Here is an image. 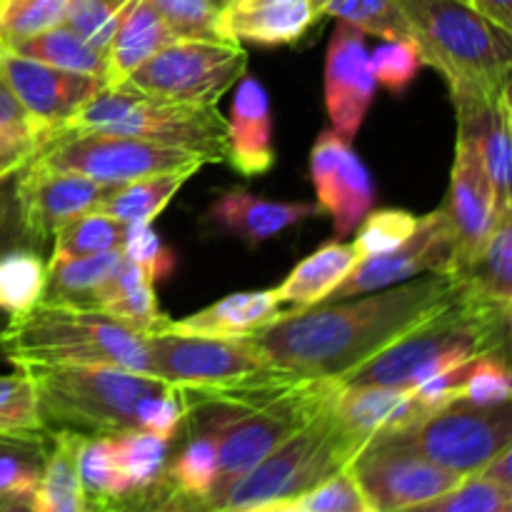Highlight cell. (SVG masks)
Listing matches in <instances>:
<instances>
[{
  "instance_id": "6da1fadb",
  "label": "cell",
  "mask_w": 512,
  "mask_h": 512,
  "mask_svg": "<svg viewBox=\"0 0 512 512\" xmlns=\"http://www.w3.org/2000/svg\"><path fill=\"white\" fill-rule=\"evenodd\" d=\"M458 293L460 283L450 275H420L378 293L290 310L248 340L293 378H343L433 318Z\"/></svg>"
},
{
  "instance_id": "7a4b0ae2",
  "label": "cell",
  "mask_w": 512,
  "mask_h": 512,
  "mask_svg": "<svg viewBox=\"0 0 512 512\" xmlns=\"http://www.w3.org/2000/svg\"><path fill=\"white\" fill-rule=\"evenodd\" d=\"M508 325L510 310L480 303L460 285L453 303L338 380L343 388H413L423 380L470 363L478 355L508 353Z\"/></svg>"
},
{
  "instance_id": "3957f363",
  "label": "cell",
  "mask_w": 512,
  "mask_h": 512,
  "mask_svg": "<svg viewBox=\"0 0 512 512\" xmlns=\"http://www.w3.org/2000/svg\"><path fill=\"white\" fill-rule=\"evenodd\" d=\"M0 353L20 365H115L153 375L143 335L93 305L40 300L0 330Z\"/></svg>"
},
{
  "instance_id": "277c9868",
  "label": "cell",
  "mask_w": 512,
  "mask_h": 512,
  "mask_svg": "<svg viewBox=\"0 0 512 512\" xmlns=\"http://www.w3.org/2000/svg\"><path fill=\"white\" fill-rule=\"evenodd\" d=\"M38 398L45 428L118 435L140 428L145 403L168 383L115 365H20Z\"/></svg>"
},
{
  "instance_id": "5b68a950",
  "label": "cell",
  "mask_w": 512,
  "mask_h": 512,
  "mask_svg": "<svg viewBox=\"0 0 512 512\" xmlns=\"http://www.w3.org/2000/svg\"><path fill=\"white\" fill-rule=\"evenodd\" d=\"M425 65L465 80L490 98L510 88L512 33L465 0H398Z\"/></svg>"
},
{
  "instance_id": "8992f818",
  "label": "cell",
  "mask_w": 512,
  "mask_h": 512,
  "mask_svg": "<svg viewBox=\"0 0 512 512\" xmlns=\"http://www.w3.org/2000/svg\"><path fill=\"white\" fill-rule=\"evenodd\" d=\"M58 130L123 135L185 150L203 163H225V118L210 103H180L130 88H103Z\"/></svg>"
},
{
  "instance_id": "52a82bcc",
  "label": "cell",
  "mask_w": 512,
  "mask_h": 512,
  "mask_svg": "<svg viewBox=\"0 0 512 512\" xmlns=\"http://www.w3.org/2000/svg\"><path fill=\"white\" fill-rule=\"evenodd\" d=\"M338 378H300L253 408L235 405H200L218 418V480L205 508H213L220 495L243 478L285 438L323 413L338 400Z\"/></svg>"
},
{
  "instance_id": "ba28073f",
  "label": "cell",
  "mask_w": 512,
  "mask_h": 512,
  "mask_svg": "<svg viewBox=\"0 0 512 512\" xmlns=\"http://www.w3.org/2000/svg\"><path fill=\"white\" fill-rule=\"evenodd\" d=\"M363 448L365 445L340 423L333 403L270 450L208 510L240 512L270 500H293L338 470L348 468Z\"/></svg>"
},
{
  "instance_id": "9c48e42d",
  "label": "cell",
  "mask_w": 512,
  "mask_h": 512,
  "mask_svg": "<svg viewBox=\"0 0 512 512\" xmlns=\"http://www.w3.org/2000/svg\"><path fill=\"white\" fill-rule=\"evenodd\" d=\"M155 378L183 393L273 390L295 383L290 373L270 365L248 338L153 333L145 338Z\"/></svg>"
},
{
  "instance_id": "30bf717a",
  "label": "cell",
  "mask_w": 512,
  "mask_h": 512,
  "mask_svg": "<svg viewBox=\"0 0 512 512\" xmlns=\"http://www.w3.org/2000/svg\"><path fill=\"white\" fill-rule=\"evenodd\" d=\"M370 443L413 450L440 468L470 478L512 443V410L510 403L500 408H475L455 400L448 408L423 415Z\"/></svg>"
},
{
  "instance_id": "8fae6325",
  "label": "cell",
  "mask_w": 512,
  "mask_h": 512,
  "mask_svg": "<svg viewBox=\"0 0 512 512\" xmlns=\"http://www.w3.org/2000/svg\"><path fill=\"white\" fill-rule=\"evenodd\" d=\"M35 163L48 168L70 170L100 185H123L145 175L170 173L185 165L203 163L195 155L178 148L145 143L138 138L108 133H83V130H53L35 145ZM205 165V163H203Z\"/></svg>"
},
{
  "instance_id": "7c38bea8",
  "label": "cell",
  "mask_w": 512,
  "mask_h": 512,
  "mask_svg": "<svg viewBox=\"0 0 512 512\" xmlns=\"http://www.w3.org/2000/svg\"><path fill=\"white\" fill-rule=\"evenodd\" d=\"M245 70L248 53L240 43L173 40L140 65L120 88L180 103L215 105L243 78Z\"/></svg>"
},
{
  "instance_id": "4fadbf2b",
  "label": "cell",
  "mask_w": 512,
  "mask_h": 512,
  "mask_svg": "<svg viewBox=\"0 0 512 512\" xmlns=\"http://www.w3.org/2000/svg\"><path fill=\"white\" fill-rule=\"evenodd\" d=\"M375 512H400L448 493L465 475L430 463L398 445L370 443L348 465Z\"/></svg>"
},
{
  "instance_id": "5bb4252c",
  "label": "cell",
  "mask_w": 512,
  "mask_h": 512,
  "mask_svg": "<svg viewBox=\"0 0 512 512\" xmlns=\"http://www.w3.org/2000/svg\"><path fill=\"white\" fill-rule=\"evenodd\" d=\"M0 73L25 110L35 145L45 133L68 123L83 105H88L105 83L90 75L68 73L38 60L23 58L0 48Z\"/></svg>"
},
{
  "instance_id": "9a60e30c",
  "label": "cell",
  "mask_w": 512,
  "mask_h": 512,
  "mask_svg": "<svg viewBox=\"0 0 512 512\" xmlns=\"http://www.w3.org/2000/svg\"><path fill=\"white\" fill-rule=\"evenodd\" d=\"M450 260H453V238H450L448 220L438 208L435 213L420 218L418 230L400 248L355 265L353 273L333 290L328 303L378 293V290L408 283L425 273L448 275Z\"/></svg>"
},
{
  "instance_id": "2e32d148",
  "label": "cell",
  "mask_w": 512,
  "mask_h": 512,
  "mask_svg": "<svg viewBox=\"0 0 512 512\" xmlns=\"http://www.w3.org/2000/svg\"><path fill=\"white\" fill-rule=\"evenodd\" d=\"M440 210L448 220L450 238H453V260H450L448 275L455 278L478 258L500 215L493 185L485 175L478 153L460 138L455 140L448 198L440 205Z\"/></svg>"
},
{
  "instance_id": "e0dca14e",
  "label": "cell",
  "mask_w": 512,
  "mask_h": 512,
  "mask_svg": "<svg viewBox=\"0 0 512 512\" xmlns=\"http://www.w3.org/2000/svg\"><path fill=\"white\" fill-rule=\"evenodd\" d=\"M20 173L23 175L15 188V203L20 225L35 243L53 240L60 225L93 210L95 203L108 193V185L70 170L48 168L35 160H28Z\"/></svg>"
},
{
  "instance_id": "ac0fdd59",
  "label": "cell",
  "mask_w": 512,
  "mask_h": 512,
  "mask_svg": "<svg viewBox=\"0 0 512 512\" xmlns=\"http://www.w3.org/2000/svg\"><path fill=\"white\" fill-rule=\"evenodd\" d=\"M310 180L318 193L320 213L333 218L335 238H345L373 210L375 188L368 168L350 140L323 130L310 153Z\"/></svg>"
},
{
  "instance_id": "d6986e66",
  "label": "cell",
  "mask_w": 512,
  "mask_h": 512,
  "mask_svg": "<svg viewBox=\"0 0 512 512\" xmlns=\"http://www.w3.org/2000/svg\"><path fill=\"white\" fill-rule=\"evenodd\" d=\"M450 98L458 113V138L478 153L493 185L498 210H512L510 195V88L490 98L465 80H448Z\"/></svg>"
},
{
  "instance_id": "ffe728a7",
  "label": "cell",
  "mask_w": 512,
  "mask_h": 512,
  "mask_svg": "<svg viewBox=\"0 0 512 512\" xmlns=\"http://www.w3.org/2000/svg\"><path fill=\"white\" fill-rule=\"evenodd\" d=\"M375 85L365 33L338 20L325 55V110L340 138L353 140L360 133Z\"/></svg>"
},
{
  "instance_id": "44dd1931",
  "label": "cell",
  "mask_w": 512,
  "mask_h": 512,
  "mask_svg": "<svg viewBox=\"0 0 512 512\" xmlns=\"http://www.w3.org/2000/svg\"><path fill=\"white\" fill-rule=\"evenodd\" d=\"M225 163L238 175L258 178L273 170V110L263 83L253 75L238 80V90L225 120Z\"/></svg>"
},
{
  "instance_id": "7402d4cb",
  "label": "cell",
  "mask_w": 512,
  "mask_h": 512,
  "mask_svg": "<svg viewBox=\"0 0 512 512\" xmlns=\"http://www.w3.org/2000/svg\"><path fill=\"white\" fill-rule=\"evenodd\" d=\"M323 15L310 0H233L220 10V28L230 43L295 45Z\"/></svg>"
},
{
  "instance_id": "603a6c76",
  "label": "cell",
  "mask_w": 512,
  "mask_h": 512,
  "mask_svg": "<svg viewBox=\"0 0 512 512\" xmlns=\"http://www.w3.org/2000/svg\"><path fill=\"white\" fill-rule=\"evenodd\" d=\"M315 215H320V208L313 203H280V200L260 198L245 188H233L225 190L210 205L205 220L255 248Z\"/></svg>"
},
{
  "instance_id": "cb8c5ba5",
  "label": "cell",
  "mask_w": 512,
  "mask_h": 512,
  "mask_svg": "<svg viewBox=\"0 0 512 512\" xmlns=\"http://www.w3.org/2000/svg\"><path fill=\"white\" fill-rule=\"evenodd\" d=\"M290 310L283 308L275 290H243L225 295L218 303L198 310L183 320H170L165 333L203 335V338H250L278 323ZM160 330V333H163Z\"/></svg>"
},
{
  "instance_id": "d4e9b609",
  "label": "cell",
  "mask_w": 512,
  "mask_h": 512,
  "mask_svg": "<svg viewBox=\"0 0 512 512\" xmlns=\"http://www.w3.org/2000/svg\"><path fill=\"white\" fill-rule=\"evenodd\" d=\"M335 415L345 430L363 445L423 418L410 388H395V385L343 388L335 400Z\"/></svg>"
},
{
  "instance_id": "484cf974",
  "label": "cell",
  "mask_w": 512,
  "mask_h": 512,
  "mask_svg": "<svg viewBox=\"0 0 512 512\" xmlns=\"http://www.w3.org/2000/svg\"><path fill=\"white\" fill-rule=\"evenodd\" d=\"M175 35L163 23L150 0H135L120 18L108 48H105V90L128 83L130 75L148 63L155 53L170 45Z\"/></svg>"
},
{
  "instance_id": "4316f807",
  "label": "cell",
  "mask_w": 512,
  "mask_h": 512,
  "mask_svg": "<svg viewBox=\"0 0 512 512\" xmlns=\"http://www.w3.org/2000/svg\"><path fill=\"white\" fill-rule=\"evenodd\" d=\"M353 245L330 240L320 245L313 255L300 260L288 278L275 288V295L283 305H293V310H308L315 305L328 303L333 290L353 273L358 265Z\"/></svg>"
},
{
  "instance_id": "83f0119b",
  "label": "cell",
  "mask_w": 512,
  "mask_h": 512,
  "mask_svg": "<svg viewBox=\"0 0 512 512\" xmlns=\"http://www.w3.org/2000/svg\"><path fill=\"white\" fill-rule=\"evenodd\" d=\"M83 433L55 430L43 455V475L30 498V512H108L93 505L78 475V443Z\"/></svg>"
},
{
  "instance_id": "f1b7e54d",
  "label": "cell",
  "mask_w": 512,
  "mask_h": 512,
  "mask_svg": "<svg viewBox=\"0 0 512 512\" xmlns=\"http://www.w3.org/2000/svg\"><path fill=\"white\" fill-rule=\"evenodd\" d=\"M203 163L185 165V168L170 170V173L145 175V178L130 180V183L113 185L108 193L95 203L93 210L118 220L123 225L155 223L160 213L173 203L178 190L193 178Z\"/></svg>"
},
{
  "instance_id": "f546056e",
  "label": "cell",
  "mask_w": 512,
  "mask_h": 512,
  "mask_svg": "<svg viewBox=\"0 0 512 512\" xmlns=\"http://www.w3.org/2000/svg\"><path fill=\"white\" fill-rule=\"evenodd\" d=\"M463 290L480 303L510 310L512 305V210L498 215L478 258L460 275Z\"/></svg>"
},
{
  "instance_id": "4dcf8cb0",
  "label": "cell",
  "mask_w": 512,
  "mask_h": 512,
  "mask_svg": "<svg viewBox=\"0 0 512 512\" xmlns=\"http://www.w3.org/2000/svg\"><path fill=\"white\" fill-rule=\"evenodd\" d=\"M190 413H205L203 425L165 468L163 485H168V495L205 505L218 480V418L208 410Z\"/></svg>"
},
{
  "instance_id": "1f68e13d",
  "label": "cell",
  "mask_w": 512,
  "mask_h": 512,
  "mask_svg": "<svg viewBox=\"0 0 512 512\" xmlns=\"http://www.w3.org/2000/svg\"><path fill=\"white\" fill-rule=\"evenodd\" d=\"M123 260L125 255L120 248L108 250V253L88 255V258L50 260L48 285H45L43 300L98 308L100 298H103L108 285L118 275Z\"/></svg>"
},
{
  "instance_id": "d6a6232c",
  "label": "cell",
  "mask_w": 512,
  "mask_h": 512,
  "mask_svg": "<svg viewBox=\"0 0 512 512\" xmlns=\"http://www.w3.org/2000/svg\"><path fill=\"white\" fill-rule=\"evenodd\" d=\"M98 308L110 315L115 323L143 335V338L160 333L170 323L168 315L160 310L155 283H150L130 260H123L118 275L100 298Z\"/></svg>"
},
{
  "instance_id": "836d02e7",
  "label": "cell",
  "mask_w": 512,
  "mask_h": 512,
  "mask_svg": "<svg viewBox=\"0 0 512 512\" xmlns=\"http://www.w3.org/2000/svg\"><path fill=\"white\" fill-rule=\"evenodd\" d=\"M10 53L23 55V58L38 60V63L53 65L58 70H68V73L90 75V78H105V53L90 45L88 40L80 38L70 25H58L45 33L35 35V38L20 40V43L10 45Z\"/></svg>"
},
{
  "instance_id": "e575fe53",
  "label": "cell",
  "mask_w": 512,
  "mask_h": 512,
  "mask_svg": "<svg viewBox=\"0 0 512 512\" xmlns=\"http://www.w3.org/2000/svg\"><path fill=\"white\" fill-rule=\"evenodd\" d=\"M75 460H78L80 483L90 503L110 510L130 500L128 480L118 463L115 435H80Z\"/></svg>"
},
{
  "instance_id": "d590c367",
  "label": "cell",
  "mask_w": 512,
  "mask_h": 512,
  "mask_svg": "<svg viewBox=\"0 0 512 512\" xmlns=\"http://www.w3.org/2000/svg\"><path fill=\"white\" fill-rule=\"evenodd\" d=\"M168 443L145 430H128L115 435L118 463L128 480L130 498H143L150 490L163 488L165 468H168Z\"/></svg>"
},
{
  "instance_id": "8d00e7d4",
  "label": "cell",
  "mask_w": 512,
  "mask_h": 512,
  "mask_svg": "<svg viewBox=\"0 0 512 512\" xmlns=\"http://www.w3.org/2000/svg\"><path fill=\"white\" fill-rule=\"evenodd\" d=\"M48 285V263L33 250L0 255V313L20 315L38 305Z\"/></svg>"
},
{
  "instance_id": "74e56055",
  "label": "cell",
  "mask_w": 512,
  "mask_h": 512,
  "mask_svg": "<svg viewBox=\"0 0 512 512\" xmlns=\"http://www.w3.org/2000/svg\"><path fill=\"white\" fill-rule=\"evenodd\" d=\"M125 228L128 225L88 210L78 218L60 225L58 233L53 235V255L50 260H70V258H88V255L108 253L123 245Z\"/></svg>"
},
{
  "instance_id": "f35d334b",
  "label": "cell",
  "mask_w": 512,
  "mask_h": 512,
  "mask_svg": "<svg viewBox=\"0 0 512 512\" xmlns=\"http://www.w3.org/2000/svg\"><path fill=\"white\" fill-rule=\"evenodd\" d=\"M43 430L45 423L28 375L20 368L13 375H0V440L33 443Z\"/></svg>"
},
{
  "instance_id": "ab89813d",
  "label": "cell",
  "mask_w": 512,
  "mask_h": 512,
  "mask_svg": "<svg viewBox=\"0 0 512 512\" xmlns=\"http://www.w3.org/2000/svg\"><path fill=\"white\" fill-rule=\"evenodd\" d=\"M323 15H333L335 20H343L365 35H380L385 40H413V30L398 0H328Z\"/></svg>"
},
{
  "instance_id": "60d3db41",
  "label": "cell",
  "mask_w": 512,
  "mask_h": 512,
  "mask_svg": "<svg viewBox=\"0 0 512 512\" xmlns=\"http://www.w3.org/2000/svg\"><path fill=\"white\" fill-rule=\"evenodd\" d=\"M70 0H0V48L65 23Z\"/></svg>"
},
{
  "instance_id": "b9f144b4",
  "label": "cell",
  "mask_w": 512,
  "mask_h": 512,
  "mask_svg": "<svg viewBox=\"0 0 512 512\" xmlns=\"http://www.w3.org/2000/svg\"><path fill=\"white\" fill-rule=\"evenodd\" d=\"M420 218L410 210L403 208H385L373 210L365 215L358 225V235L350 245H353L358 260L378 258V255L390 253V250L400 248L410 235L418 230Z\"/></svg>"
},
{
  "instance_id": "7bdbcfd3",
  "label": "cell",
  "mask_w": 512,
  "mask_h": 512,
  "mask_svg": "<svg viewBox=\"0 0 512 512\" xmlns=\"http://www.w3.org/2000/svg\"><path fill=\"white\" fill-rule=\"evenodd\" d=\"M512 395V378L508 353H485L470 360L460 398L475 408H500L508 405Z\"/></svg>"
},
{
  "instance_id": "ee69618b",
  "label": "cell",
  "mask_w": 512,
  "mask_h": 512,
  "mask_svg": "<svg viewBox=\"0 0 512 512\" xmlns=\"http://www.w3.org/2000/svg\"><path fill=\"white\" fill-rule=\"evenodd\" d=\"M175 40L230 43L220 28V10L208 0H150Z\"/></svg>"
},
{
  "instance_id": "f6af8a7d",
  "label": "cell",
  "mask_w": 512,
  "mask_h": 512,
  "mask_svg": "<svg viewBox=\"0 0 512 512\" xmlns=\"http://www.w3.org/2000/svg\"><path fill=\"white\" fill-rule=\"evenodd\" d=\"M400 512H512V493L470 475L448 493Z\"/></svg>"
},
{
  "instance_id": "bcb514c9",
  "label": "cell",
  "mask_w": 512,
  "mask_h": 512,
  "mask_svg": "<svg viewBox=\"0 0 512 512\" xmlns=\"http://www.w3.org/2000/svg\"><path fill=\"white\" fill-rule=\"evenodd\" d=\"M120 250H123L125 260H130L150 283H160V280L170 278L175 273V268H178L175 253L155 233L153 223L128 225Z\"/></svg>"
},
{
  "instance_id": "7dc6e473",
  "label": "cell",
  "mask_w": 512,
  "mask_h": 512,
  "mask_svg": "<svg viewBox=\"0 0 512 512\" xmlns=\"http://www.w3.org/2000/svg\"><path fill=\"white\" fill-rule=\"evenodd\" d=\"M133 3L135 0H70L65 25L105 53L120 18Z\"/></svg>"
},
{
  "instance_id": "c3c4849f",
  "label": "cell",
  "mask_w": 512,
  "mask_h": 512,
  "mask_svg": "<svg viewBox=\"0 0 512 512\" xmlns=\"http://www.w3.org/2000/svg\"><path fill=\"white\" fill-rule=\"evenodd\" d=\"M295 503L303 512H375L350 468L338 470L315 488L305 490Z\"/></svg>"
},
{
  "instance_id": "681fc988",
  "label": "cell",
  "mask_w": 512,
  "mask_h": 512,
  "mask_svg": "<svg viewBox=\"0 0 512 512\" xmlns=\"http://www.w3.org/2000/svg\"><path fill=\"white\" fill-rule=\"evenodd\" d=\"M423 65V53L413 40H388L370 55L375 83L385 85L393 95H403Z\"/></svg>"
},
{
  "instance_id": "f907efd6",
  "label": "cell",
  "mask_w": 512,
  "mask_h": 512,
  "mask_svg": "<svg viewBox=\"0 0 512 512\" xmlns=\"http://www.w3.org/2000/svg\"><path fill=\"white\" fill-rule=\"evenodd\" d=\"M43 475V458L33 455V443L0 445V500H30Z\"/></svg>"
},
{
  "instance_id": "816d5d0a",
  "label": "cell",
  "mask_w": 512,
  "mask_h": 512,
  "mask_svg": "<svg viewBox=\"0 0 512 512\" xmlns=\"http://www.w3.org/2000/svg\"><path fill=\"white\" fill-rule=\"evenodd\" d=\"M185 415L188 413H185L183 395H180V390L175 385H168L163 393H158L155 398H150L145 403L138 430L153 433L163 440H173Z\"/></svg>"
},
{
  "instance_id": "f5cc1de1",
  "label": "cell",
  "mask_w": 512,
  "mask_h": 512,
  "mask_svg": "<svg viewBox=\"0 0 512 512\" xmlns=\"http://www.w3.org/2000/svg\"><path fill=\"white\" fill-rule=\"evenodd\" d=\"M35 153V135L23 128H0V183L20 173Z\"/></svg>"
},
{
  "instance_id": "db71d44e",
  "label": "cell",
  "mask_w": 512,
  "mask_h": 512,
  "mask_svg": "<svg viewBox=\"0 0 512 512\" xmlns=\"http://www.w3.org/2000/svg\"><path fill=\"white\" fill-rule=\"evenodd\" d=\"M475 475L483 480H488V483L498 485L500 490H508V493H512V448L510 445L508 448L500 450V453L495 455L490 463H485Z\"/></svg>"
},
{
  "instance_id": "11a10c76",
  "label": "cell",
  "mask_w": 512,
  "mask_h": 512,
  "mask_svg": "<svg viewBox=\"0 0 512 512\" xmlns=\"http://www.w3.org/2000/svg\"><path fill=\"white\" fill-rule=\"evenodd\" d=\"M0 128H23L30 130L28 115L20 108V103L15 100L13 90L5 83L3 73H0Z\"/></svg>"
},
{
  "instance_id": "9f6ffc18",
  "label": "cell",
  "mask_w": 512,
  "mask_h": 512,
  "mask_svg": "<svg viewBox=\"0 0 512 512\" xmlns=\"http://www.w3.org/2000/svg\"><path fill=\"white\" fill-rule=\"evenodd\" d=\"M465 3L473 5L488 20H493L498 28L512 33V0H465Z\"/></svg>"
},
{
  "instance_id": "6f0895ef",
  "label": "cell",
  "mask_w": 512,
  "mask_h": 512,
  "mask_svg": "<svg viewBox=\"0 0 512 512\" xmlns=\"http://www.w3.org/2000/svg\"><path fill=\"white\" fill-rule=\"evenodd\" d=\"M150 512H213V510H208L200 503H193V500H183V498H175V495H168L160 505H150Z\"/></svg>"
},
{
  "instance_id": "680465c9",
  "label": "cell",
  "mask_w": 512,
  "mask_h": 512,
  "mask_svg": "<svg viewBox=\"0 0 512 512\" xmlns=\"http://www.w3.org/2000/svg\"><path fill=\"white\" fill-rule=\"evenodd\" d=\"M240 512H303L298 508V503L293 500H270V503H260L253 505L248 510H240Z\"/></svg>"
},
{
  "instance_id": "91938a15",
  "label": "cell",
  "mask_w": 512,
  "mask_h": 512,
  "mask_svg": "<svg viewBox=\"0 0 512 512\" xmlns=\"http://www.w3.org/2000/svg\"><path fill=\"white\" fill-rule=\"evenodd\" d=\"M0 512H30V500H0Z\"/></svg>"
},
{
  "instance_id": "94428289",
  "label": "cell",
  "mask_w": 512,
  "mask_h": 512,
  "mask_svg": "<svg viewBox=\"0 0 512 512\" xmlns=\"http://www.w3.org/2000/svg\"><path fill=\"white\" fill-rule=\"evenodd\" d=\"M208 3H213L218 10H223V8H228V5L233 3V0H208Z\"/></svg>"
},
{
  "instance_id": "6125c7cd",
  "label": "cell",
  "mask_w": 512,
  "mask_h": 512,
  "mask_svg": "<svg viewBox=\"0 0 512 512\" xmlns=\"http://www.w3.org/2000/svg\"><path fill=\"white\" fill-rule=\"evenodd\" d=\"M310 3H313L315 8H318V13L323 15V8H325V3H328V0H310Z\"/></svg>"
},
{
  "instance_id": "be15d7a7",
  "label": "cell",
  "mask_w": 512,
  "mask_h": 512,
  "mask_svg": "<svg viewBox=\"0 0 512 512\" xmlns=\"http://www.w3.org/2000/svg\"><path fill=\"white\" fill-rule=\"evenodd\" d=\"M108 512H150V508H143V510H120V508H110Z\"/></svg>"
},
{
  "instance_id": "e7e4bbea",
  "label": "cell",
  "mask_w": 512,
  "mask_h": 512,
  "mask_svg": "<svg viewBox=\"0 0 512 512\" xmlns=\"http://www.w3.org/2000/svg\"><path fill=\"white\" fill-rule=\"evenodd\" d=\"M3 443H10V440H0V445H3Z\"/></svg>"
}]
</instances>
